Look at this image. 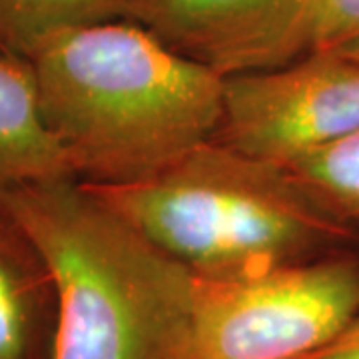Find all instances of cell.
I'll list each match as a JSON object with an SVG mask.
<instances>
[{
	"instance_id": "cell-10",
	"label": "cell",
	"mask_w": 359,
	"mask_h": 359,
	"mask_svg": "<svg viewBox=\"0 0 359 359\" xmlns=\"http://www.w3.org/2000/svg\"><path fill=\"white\" fill-rule=\"evenodd\" d=\"M283 170L323 212L358 233L359 132L302 156Z\"/></svg>"
},
{
	"instance_id": "cell-9",
	"label": "cell",
	"mask_w": 359,
	"mask_h": 359,
	"mask_svg": "<svg viewBox=\"0 0 359 359\" xmlns=\"http://www.w3.org/2000/svg\"><path fill=\"white\" fill-rule=\"evenodd\" d=\"M132 0H0V54L30 60L56 36L128 20Z\"/></svg>"
},
{
	"instance_id": "cell-12",
	"label": "cell",
	"mask_w": 359,
	"mask_h": 359,
	"mask_svg": "<svg viewBox=\"0 0 359 359\" xmlns=\"http://www.w3.org/2000/svg\"><path fill=\"white\" fill-rule=\"evenodd\" d=\"M308 359H359V316L334 344Z\"/></svg>"
},
{
	"instance_id": "cell-2",
	"label": "cell",
	"mask_w": 359,
	"mask_h": 359,
	"mask_svg": "<svg viewBox=\"0 0 359 359\" xmlns=\"http://www.w3.org/2000/svg\"><path fill=\"white\" fill-rule=\"evenodd\" d=\"M56 292L52 359H196L198 278L78 178L0 192Z\"/></svg>"
},
{
	"instance_id": "cell-11",
	"label": "cell",
	"mask_w": 359,
	"mask_h": 359,
	"mask_svg": "<svg viewBox=\"0 0 359 359\" xmlns=\"http://www.w3.org/2000/svg\"><path fill=\"white\" fill-rule=\"evenodd\" d=\"M308 52L334 54L359 62V0H309Z\"/></svg>"
},
{
	"instance_id": "cell-3",
	"label": "cell",
	"mask_w": 359,
	"mask_h": 359,
	"mask_svg": "<svg viewBox=\"0 0 359 359\" xmlns=\"http://www.w3.org/2000/svg\"><path fill=\"white\" fill-rule=\"evenodd\" d=\"M88 186L202 280L254 276L341 252L358 238L282 166L216 138L152 178Z\"/></svg>"
},
{
	"instance_id": "cell-1",
	"label": "cell",
	"mask_w": 359,
	"mask_h": 359,
	"mask_svg": "<svg viewBox=\"0 0 359 359\" xmlns=\"http://www.w3.org/2000/svg\"><path fill=\"white\" fill-rule=\"evenodd\" d=\"M30 65L44 120L88 184L152 178L214 140L222 124L226 76L132 20L65 32Z\"/></svg>"
},
{
	"instance_id": "cell-5",
	"label": "cell",
	"mask_w": 359,
	"mask_h": 359,
	"mask_svg": "<svg viewBox=\"0 0 359 359\" xmlns=\"http://www.w3.org/2000/svg\"><path fill=\"white\" fill-rule=\"evenodd\" d=\"M359 132V62L308 52L290 65L224 78L216 140L276 166Z\"/></svg>"
},
{
	"instance_id": "cell-7",
	"label": "cell",
	"mask_w": 359,
	"mask_h": 359,
	"mask_svg": "<svg viewBox=\"0 0 359 359\" xmlns=\"http://www.w3.org/2000/svg\"><path fill=\"white\" fill-rule=\"evenodd\" d=\"M56 292L44 259L0 210V359H52Z\"/></svg>"
},
{
	"instance_id": "cell-8",
	"label": "cell",
	"mask_w": 359,
	"mask_h": 359,
	"mask_svg": "<svg viewBox=\"0 0 359 359\" xmlns=\"http://www.w3.org/2000/svg\"><path fill=\"white\" fill-rule=\"evenodd\" d=\"M76 178L48 128L30 60L0 54V192Z\"/></svg>"
},
{
	"instance_id": "cell-4",
	"label": "cell",
	"mask_w": 359,
	"mask_h": 359,
	"mask_svg": "<svg viewBox=\"0 0 359 359\" xmlns=\"http://www.w3.org/2000/svg\"><path fill=\"white\" fill-rule=\"evenodd\" d=\"M358 316L359 257L344 250L245 278H198L196 359H308Z\"/></svg>"
},
{
	"instance_id": "cell-6",
	"label": "cell",
	"mask_w": 359,
	"mask_h": 359,
	"mask_svg": "<svg viewBox=\"0 0 359 359\" xmlns=\"http://www.w3.org/2000/svg\"><path fill=\"white\" fill-rule=\"evenodd\" d=\"M309 0H132L128 20L222 76L306 54Z\"/></svg>"
}]
</instances>
